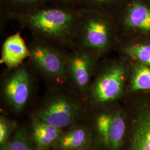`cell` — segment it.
<instances>
[{
    "instance_id": "cell-1",
    "label": "cell",
    "mask_w": 150,
    "mask_h": 150,
    "mask_svg": "<svg viewBox=\"0 0 150 150\" xmlns=\"http://www.w3.org/2000/svg\"><path fill=\"white\" fill-rule=\"evenodd\" d=\"M80 8L48 5L36 11L9 16L27 28L35 38L57 46L73 48Z\"/></svg>"
},
{
    "instance_id": "cell-2",
    "label": "cell",
    "mask_w": 150,
    "mask_h": 150,
    "mask_svg": "<svg viewBox=\"0 0 150 150\" xmlns=\"http://www.w3.org/2000/svg\"><path fill=\"white\" fill-rule=\"evenodd\" d=\"M74 47L101 56L120 40L113 13L81 8Z\"/></svg>"
},
{
    "instance_id": "cell-3",
    "label": "cell",
    "mask_w": 150,
    "mask_h": 150,
    "mask_svg": "<svg viewBox=\"0 0 150 150\" xmlns=\"http://www.w3.org/2000/svg\"><path fill=\"white\" fill-rule=\"evenodd\" d=\"M129 73L125 59L114 60L104 66L88 92L90 103L101 106L119 99L123 95Z\"/></svg>"
},
{
    "instance_id": "cell-4",
    "label": "cell",
    "mask_w": 150,
    "mask_h": 150,
    "mask_svg": "<svg viewBox=\"0 0 150 150\" xmlns=\"http://www.w3.org/2000/svg\"><path fill=\"white\" fill-rule=\"evenodd\" d=\"M90 129L93 140L103 149L120 150L127 133V116L120 107L105 108L94 115Z\"/></svg>"
},
{
    "instance_id": "cell-5",
    "label": "cell",
    "mask_w": 150,
    "mask_h": 150,
    "mask_svg": "<svg viewBox=\"0 0 150 150\" xmlns=\"http://www.w3.org/2000/svg\"><path fill=\"white\" fill-rule=\"evenodd\" d=\"M85 115L84 108L77 99L59 93L48 97L34 116L64 129L79 124Z\"/></svg>"
},
{
    "instance_id": "cell-6",
    "label": "cell",
    "mask_w": 150,
    "mask_h": 150,
    "mask_svg": "<svg viewBox=\"0 0 150 150\" xmlns=\"http://www.w3.org/2000/svg\"><path fill=\"white\" fill-rule=\"evenodd\" d=\"M28 58L32 66L50 80L60 83L67 80L66 55L59 46L33 37Z\"/></svg>"
},
{
    "instance_id": "cell-7",
    "label": "cell",
    "mask_w": 150,
    "mask_h": 150,
    "mask_svg": "<svg viewBox=\"0 0 150 150\" xmlns=\"http://www.w3.org/2000/svg\"><path fill=\"white\" fill-rule=\"evenodd\" d=\"M120 38L129 34L150 35V2L126 0L114 13Z\"/></svg>"
},
{
    "instance_id": "cell-8",
    "label": "cell",
    "mask_w": 150,
    "mask_h": 150,
    "mask_svg": "<svg viewBox=\"0 0 150 150\" xmlns=\"http://www.w3.org/2000/svg\"><path fill=\"white\" fill-rule=\"evenodd\" d=\"M6 77L2 84V96L7 106L15 113H20L29 101L32 92V79L29 70L21 64Z\"/></svg>"
},
{
    "instance_id": "cell-9",
    "label": "cell",
    "mask_w": 150,
    "mask_h": 150,
    "mask_svg": "<svg viewBox=\"0 0 150 150\" xmlns=\"http://www.w3.org/2000/svg\"><path fill=\"white\" fill-rule=\"evenodd\" d=\"M127 134V150H150V92L136 102Z\"/></svg>"
},
{
    "instance_id": "cell-10",
    "label": "cell",
    "mask_w": 150,
    "mask_h": 150,
    "mask_svg": "<svg viewBox=\"0 0 150 150\" xmlns=\"http://www.w3.org/2000/svg\"><path fill=\"white\" fill-rule=\"evenodd\" d=\"M66 55V76L79 92H88L91 85V79L100 57L96 54L78 48Z\"/></svg>"
},
{
    "instance_id": "cell-11",
    "label": "cell",
    "mask_w": 150,
    "mask_h": 150,
    "mask_svg": "<svg viewBox=\"0 0 150 150\" xmlns=\"http://www.w3.org/2000/svg\"><path fill=\"white\" fill-rule=\"evenodd\" d=\"M30 56L28 46L21 32H17L8 36L3 43L1 62L8 69L13 70L23 64L24 60Z\"/></svg>"
},
{
    "instance_id": "cell-12",
    "label": "cell",
    "mask_w": 150,
    "mask_h": 150,
    "mask_svg": "<svg viewBox=\"0 0 150 150\" xmlns=\"http://www.w3.org/2000/svg\"><path fill=\"white\" fill-rule=\"evenodd\" d=\"M66 129L52 148L59 150H81L91 147L93 140L90 129L80 124Z\"/></svg>"
},
{
    "instance_id": "cell-13",
    "label": "cell",
    "mask_w": 150,
    "mask_h": 150,
    "mask_svg": "<svg viewBox=\"0 0 150 150\" xmlns=\"http://www.w3.org/2000/svg\"><path fill=\"white\" fill-rule=\"evenodd\" d=\"M64 130L35 116L32 117L30 131L36 150H47L52 148Z\"/></svg>"
},
{
    "instance_id": "cell-14",
    "label": "cell",
    "mask_w": 150,
    "mask_h": 150,
    "mask_svg": "<svg viewBox=\"0 0 150 150\" xmlns=\"http://www.w3.org/2000/svg\"><path fill=\"white\" fill-rule=\"evenodd\" d=\"M129 88L134 92L150 91V66L136 63L129 71Z\"/></svg>"
},
{
    "instance_id": "cell-15",
    "label": "cell",
    "mask_w": 150,
    "mask_h": 150,
    "mask_svg": "<svg viewBox=\"0 0 150 150\" xmlns=\"http://www.w3.org/2000/svg\"><path fill=\"white\" fill-rule=\"evenodd\" d=\"M8 17L36 11L50 4L49 0H1Z\"/></svg>"
},
{
    "instance_id": "cell-16",
    "label": "cell",
    "mask_w": 150,
    "mask_h": 150,
    "mask_svg": "<svg viewBox=\"0 0 150 150\" xmlns=\"http://www.w3.org/2000/svg\"><path fill=\"white\" fill-rule=\"evenodd\" d=\"M0 150H36L31 131L25 128L17 129L10 140Z\"/></svg>"
},
{
    "instance_id": "cell-17",
    "label": "cell",
    "mask_w": 150,
    "mask_h": 150,
    "mask_svg": "<svg viewBox=\"0 0 150 150\" xmlns=\"http://www.w3.org/2000/svg\"><path fill=\"white\" fill-rule=\"evenodd\" d=\"M121 51L125 56L140 64L150 66V43H129L122 46Z\"/></svg>"
},
{
    "instance_id": "cell-18",
    "label": "cell",
    "mask_w": 150,
    "mask_h": 150,
    "mask_svg": "<svg viewBox=\"0 0 150 150\" xmlns=\"http://www.w3.org/2000/svg\"><path fill=\"white\" fill-rule=\"evenodd\" d=\"M125 0H80L79 8L115 13Z\"/></svg>"
},
{
    "instance_id": "cell-19",
    "label": "cell",
    "mask_w": 150,
    "mask_h": 150,
    "mask_svg": "<svg viewBox=\"0 0 150 150\" xmlns=\"http://www.w3.org/2000/svg\"><path fill=\"white\" fill-rule=\"evenodd\" d=\"M16 129V123L4 115L0 116V145L6 144L13 134Z\"/></svg>"
},
{
    "instance_id": "cell-20",
    "label": "cell",
    "mask_w": 150,
    "mask_h": 150,
    "mask_svg": "<svg viewBox=\"0 0 150 150\" xmlns=\"http://www.w3.org/2000/svg\"><path fill=\"white\" fill-rule=\"evenodd\" d=\"M50 5L64 7L79 8L80 0H49Z\"/></svg>"
},
{
    "instance_id": "cell-21",
    "label": "cell",
    "mask_w": 150,
    "mask_h": 150,
    "mask_svg": "<svg viewBox=\"0 0 150 150\" xmlns=\"http://www.w3.org/2000/svg\"><path fill=\"white\" fill-rule=\"evenodd\" d=\"M92 150V147H88V148H87V149H83V150Z\"/></svg>"
},
{
    "instance_id": "cell-22",
    "label": "cell",
    "mask_w": 150,
    "mask_h": 150,
    "mask_svg": "<svg viewBox=\"0 0 150 150\" xmlns=\"http://www.w3.org/2000/svg\"><path fill=\"white\" fill-rule=\"evenodd\" d=\"M57 150V149H54V148H52V149L51 150H50V149H48V150Z\"/></svg>"
},
{
    "instance_id": "cell-23",
    "label": "cell",
    "mask_w": 150,
    "mask_h": 150,
    "mask_svg": "<svg viewBox=\"0 0 150 150\" xmlns=\"http://www.w3.org/2000/svg\"><path fill=\"white\" fill-rule=\"evenodd\" d=\"M148 2H150V0H147Z\"/></svg>"
}]
</instances>
